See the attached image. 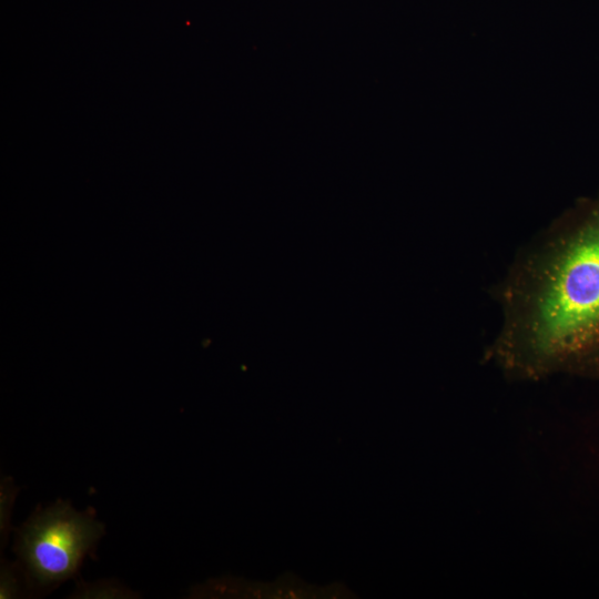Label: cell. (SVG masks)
Instances as JSON below:
<instances>
[{
	"instance_id": "7a4b0ae2",
	"label": "cell",
	"mask_w": 599,
	"mask_h": 599,
	"mask_svg": "<svg viewBox=\"0 0 599 599\" xmlns=\"http://www.w3.org/2000/svg\"><path fill=\"white\" fill-rule=\"evenodd\" d=\"M103 526L68 504L34 514L18 532L16 551L31 581L52 587L74 575Z\"/></svg>"
},
{
	"instance_id": "6da1fadb",
	"label": "cell",
	"mask_w": 599,
	"mask_h": 599,
	"mask_svg": "<svg viewBox=\"0 0 599 599\" xmlns=\"http://www.w3.org/2000/svg\"><path fill=\"white\" fill-rule=\"evenodd\" d=\"M485 352L512 380L599 378V194L578 201L517 256L498 288Z\"/></svg>"
}]
</instances>
